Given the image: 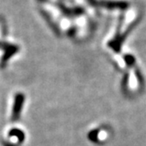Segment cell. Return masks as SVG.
<instances>
[{
  "label": "cell",
  "mask_w": 146,
  "mask_h": 146,
  "mask_svg": "<svg viewBox=\"0 0 146 146\" xmlns=\"http://www.w3.org/2000/svg\"><path fill=\"white\" fill-rule=\"evenodd\" d=\"M25 97L23 94H17L14 99V104H13L12 114H11V120L12 121H18L19 119L23 104H24Z\"/></svg>",
  "instance_id": "obj_1"
}]
</instances>
